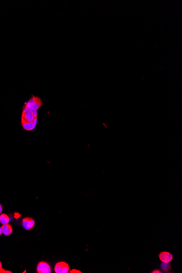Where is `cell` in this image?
<instances>
[{
    "label": "cell",
    "instance_id": "obj_1",
    "mask_svg": "<svg viewBox=\"0 0 182 273\" xmlns=\"http://www.w3.org/2000/svg\"><path fill=\"white\" fill-rule=\"evenodd\" d=\"M69 271V265L64 262H60L55 265V272L56 273H68Z\"/></svg>",
    "mask_w": 182,
    "mask_h": 273
},
{
    "label": "cell",
    "instance_id": "obj_2",
    "mask_svg": "<svg viewBox=\"0 0 182 273\" xmlns=\"http://www.w3.org/2000/svg\"><path fill=\"white\" fill-rule=\"evenodd\" d=\"M37 270L38 273H50L51 269L49 264L45 262H41L38 263Z\"/></svg>",
    "mask_w": 182,
    "mask_h": 273
},
{
    "label": "cell",
    "instance_id": "obj_3",
    "mask_svg": "<svg viewBox=\"0 0 182 273\" xmlns=\"http://www.w3.org/2000/svg\"><path fill=\"white\" fill-rule=\"evenodd\" d=\"M35 221L32 218H25L22 221V225L24 228L26 230H31L35 226Z\"/></svg>",
    "mask_w": 182,
    "mask_h": 273
},
{
    "label": "cell",
    "instance_id": "obj_4",
    "mask_svg": "<svg viewBox=\"0 0 182 273\" xmlns=\"http://www.w3.org/2000/svg\"><path fill=\"white\" fill-rule=\"evenodd\" d=\"M159 258L162 262L164 263H170L173 258V256L170 252L164 251L161 252L159 255Z\"/></svg>",
    "mask_w": 182,
    "mask_h": 273
},
{
    "label": "cell",
    "instance_id": "obj_5",
    "mask_svg": "<svg viewBox=\"0 0 182 273\" xmlns=\"http://www.w3.org/2000/svg\"><path fill=\"white\" fill-rule=\"evenodd\" d=\"M35 118V117L34 116L33 113L30 111H28L26 113H23V122H33Z\"/></svg>",
    "mask_w": 182,
    "mask_h": 273
},
{
    "label": "cell",
    "instance_id": "obj_6",
    "mask_svg": "<svg viewBox=\"0 0 182 273\" xmlns=\"http://www.w3.org/2000/svg\"><path fill=\"white\" fill-rule=\"evenodd\" d=\"M2 228L3 231V234L5 236H9L11 235L13 232V228H12V226L9 224H6V225H3L1 227Z\"/></svg>",
    "mask_w": 182,
    "mask_h": 273
},
{
    "label": "cell",
    "instance_id": "obj_7",
    "mask_svg": "<svg viewBox=\"0 0 182 273\" xmlns=\"http://www.w3.org/2000/svg\"><path fill=\"white\" fill-rule=\"evenodd\" d=\"M35 125L33 122H23V127L26 131H32L35 128Z\"/></svg>",
    "mask_w": 182,
    "mask_h": 273
},
{
    "label": "cell",
    "instance_id": "obj_8",
    "mask_svg": "<svg viewBox=\"0 0 182 273\" xmlns=\"http://www.w3.org/2000/svg\"><path fill=\"white\" fill-rule=\"evenodd\" d=\"M9 218L6 214H1L0 215V222L2 225L8 224L9 222Z\"/></svg>",
    "mask_w": 182,
    "mask_h": 273
},
{
    "label": "cell",
    "instance_id": "obj_9",
    "mask_svg": "<svg viewBox=\"0 0 182 273\" xmlns=\"http://www.w3.org/2000/svg\"><path fill=\"white\" fill-rule=\"evenodd\" d=\"M161 269L165 272H169L171 270V264L169 263H164L162 262L160 264Z\"/></svg>",
    "mask_w": 182,
    "mask_h": 273
},
{
    "label": "cell",
    "instance_id": "obj_10",
    "mask_svg": "<svg viewBox=\"0 0 182 273\" xmlns=\"http://www.w3.org/2000/svg\"><path fill=\"white\" fill-rule=\"evenodd\" d=\"M11 273L12 272H10V271H7V270H5V269H3L2 268V263L0 261V273Z\"/></svg>",
    "mask_w": 182,
    "mask_h": 273
},
{
    "label": "cell",
    "instance_id": "obj_11",
    "mask_svg": "<svg viewBox=\"0 0 182 273\" xmlns=\"http://www.w3.org/2000/svg\"><path fill=\"white\" fill-rule=\"evenodd\" d=\"M33 122L34 125H37V117H35V118L34 119L33 121Z\"/></svg>",
    "mask_w": 182,
    "mask_h": 273
},
{
    "label": "cell",
    "instance_id": "obj_12",
    "mask_svg": "<svg viewBox=\"0 0 182 273\" xmlns=\"http://www.w3.org/2000/svg\"><path fill=\"white\" fill-rule=\"evenodd\" d=\"M71 273H81L80 271L79 270H73L70 272Z\"/></svg>",
    "mask_w": 182,
    "mask_h": 273
},
{
    "label": "cell",
    "instance_id": "obj_13",
    "mask_svg": "<svg viewBox=\"0 0 182 273\" xmlns=\"http://www.w3.org/2000/svg\"><path fill=\"white\" fill-rule=\"evenodd\" d=\"M153 273H161V272L160 271H159L158 270H153V272H152Z\"/></svg>",
    "mask_w": 182,
    "mask_h": 273
},
{
    "label": "cell",
    "instance_id": "obj_14",
    "mask_svg": "<svg viewBox=\"0 0 182 273\" xmlns=\"http://www.w3.org/2000/svg\"><path fill=\"white\" fill-rule=\"evenodd\" d=\"M3 233V231H2V228L1 227H0V236Z\"/></svg>",
    "mask_w": 182,
    "mask_h": 273
},
{
    "label": "cell",
    "instance_id": "obj_15",
    "mask_svg": "<svg viewBox=\"0 0 182 273\" xmlns=\"http://www.w3.org/2000/svg\"><path fill=\"white\" fill-rule=\"evenodd\" d=\"M2 212V205L0 204V213H1Z\"/></svg>",
    "mask_w": 182,
    "mask_h": 273
}]
</instances>
